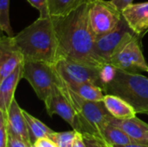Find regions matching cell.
Returning a JSON list of instances; mask_svg holds the SVG:
<instances>
[{"mask_svg": "<svg viewBox=\"0 0 148 147\" xmlns=\"http://www.w3.org/2000/svg\"><path fill=\"white\" fill-rule=\"evenodd\" d=\"M86 2L64 16H51L58 38L61 59L103 68L106 64L96 54L95 36L88 18Z\"/></svg>", "mask_w": 148, "mask_h": 147, "instance_id": "cell-1", "label": "cell"}, {"mask_svg": "<svg viewBox=\"0 0 148 147\" xmlns=\"http://www.w3.org/2000/svg\"><path fill=\"white\" fill-rule=\"evenodd\" d=\"M24 62H44L56 64L60 59L58 38L50 17H39L14 36Z\"/></svg>", "mask_w": 148, "mask_h": 147, "instance_id": "cell-2", "label": "cell"}, {"mask_svg": "<svg viewBox=\"0 0 148 147\" xmlns=\"http://www.w3.org/2000/svg\"><path fill=\"white\" fill-rule=\"evenodd\" d=\"M104 92L121 97L137 113L148 115V78L146 76L116 69L112 80L106 84Z\"/></svg>", "mask_w": 148, "mask_h": 147, "instance_id": "cell-3", "label": "cell"}, {"mask_svg": "<svg viewBox=\"0 0 148 147\" xmlns=\"http://www.w3.org/2000/svg\"><path fill=\"white\" fill-rule=\"evenodd\" d=\"M62 87L77 112L80 132L94 135L102 140L103 132L113 119L103 101H93L82 99L75 94L63 81Z\"/></svg>", "mask_w": 148, "mask_h": 147, "instance_id": "cell-4", "label": "cell"}, {"mask_svg": "<svg viewBox=\"0 0 148 147\" xmlns=\"http://www.w3.org/2000/svg\"><path fill=\"white\" fill-rule=\"evenodd\" d=\"M23 78L28 81L37 97L43 102L53 88L62 82L55 64L44 62H24Z\"/></svg>", "mask_w": 148, "mask_h": 147, "instance_id": "cell-5", "label": "cell"}, {"mask_svg": "<svg viewBox=\"0 0 148 147\" xmlns=\"http://www.w3.org/2000/svg\"><path fill=\"white\" fill-rule=\"evenodd\" d=\"M55 66L59 75L66 84L91 83L101 87L104 91L106 84L101 75L102 68L64 58L60 59Z\"/></svg>", "mask_w": 148, "mask_h": 147, "instance_id": "cell-6", "label": "cell"}, {"mask_svg": "<svg viewBox=\"0 0 148 147\" xmlns=\"http://www.w3.org/2000/svg\"><path fill=\"white\" fill-rule=\"evenodd\" d=\"M121 12L110 2L90 0L88 3V18L95 37L114 30L122 19Z\"/></svg>", "mask_w": 148, "mask_h": 147, "instance_id": "cell-7", "label": "cell"}, {"mask_svg": "<svg viewBox=\"0 0 148 147\" xmlns=\"http://www.w3.org/2000/svg\"><path fill=\"white\" fill-rule=\"evenodd\" d=\"M138 36L122 17L119 25L111 32L95 38V52L108 64L110 59L127 42Z\"/></svg>", "mask_w": 148, "mask_h": 147, "instance_id": "cell-8", "label": "cell"}, {"mask_svg": "<svg viewBox=\"0 0 148 147\" xmlns=\"http://www.w3.org/2000/svg\"><path fill=\"white\" fill-rule=\"evenodd\" d=\"M108 65L129 73L148 72V64L142 52L140 37L136 36L123 46L110 59Z\"/></svg>", "mask_w": 148, "mask_h": 147, "instance_id": "cell-9", "label": "cell"}, {"mask_svg": "<svg viewBox=\"0 0 148 147\" xmlns=\"http://www.w3.org/2000/svg\"><path fill=\"white\" fill-rule=\"evenodd\" d=\"M62 80L60 85H56L53 88L51 94L44 101L47 113L50 117L54 114L59 115L71 126L73 130L80 132L77 112L66 95L62 87Z\"/></svg>", "mask_w": 148, "mask_h": 147, "instance_id": "cell-10", "label": "cell"}, {"mask_svg": "<svg viewBox=\"0 0 148 147\" xmlns=\"http://www.w3.org/2000/svg\"><path fill=\"white\" fill-rule=\"evenodd\" d=\"M24 58L16 46L14 36H2L0 39V80L12 73Z\"/></svg>", "mask_w": 148, "mask_h": 147, "instance_id": "cell-11", "label": "cell"}, {"mask_svg": "<svg viewBox=\"0 0 148 147\" xmlns=\"http://www.w3.org/2000/svg\"><path fill=\"white\" fill-rule=\"evenodd\" d=\"M130 29L140 37L148 30V2L132 3L121 11Z\"/></svg>", "mask_w": 148, "mask_h": 147, "instance_id": "cell-12", "label": "cell"}, {"mask_svg": "<svg viewBox=\"0 0 148 147\" xmlns=\"http://www.w3.org/2000/svg\"><path fill=\"white\" fill-rule=\"evenodd\" d=\"M7 124L9 133L22 139L29 145L32 146L23 109L19 107L16 99L12 101L9 107L7 113Z\"/></svg>", "mask_w": 148, "mask_h": 147, "instance_id": "cell-13", "label": "cell"}, {"mask_svg": "<svg viewBox=\"0 0 148 147\" xmlns=\"http://www.w3.org/2000/svg\"><path fill=\"white\" fill-rule=\"evenodd\" d=\"M23 63L12 73L0 80V111L8 113L9 107L15 99V92L19 81L23 78Z\"/></svg>", "mask_w": 148, "mask_h": 147, "instance_id": "cell-14", "label": "cell"}, {"mask_svg": "<svg viewBox=\"0 0 148 147\" xmlns=\"http://www.w3.org/2000/svg\"><path fill=\"white\" fill-rule=\"evenodd\" d=\"M110 123L122 129L136 143L148 146V124L136 116L124 120L113 117Z\"/></svg>", "mask_w": 148, "mask_h": 147, "instance_id": "cell-15", "label": "cell"}, {"mask_svg": "<svg viewBox=\"0 0 148 147\" xmlns=\"http://www.w3.org/2000/svg\"><path fill=\"white\" fill-rule=\"evenodd\" d=\"M103 102L114 118L119 120L129 119L135 117L137 113L135 109L124 99L114 94H106Z\"/></svg>", "mask_w": 148, "mask_h": 147, "instance_id": "cell-16", "label": "cell"}, {"mask_svg": "<svg viewBox=\"0 0 148 147\" xmlns=\"http://www.w3.org/2000/svg\"><path fill=\"white\" fill-rule=\"evenodd\" d=\"M23 113L28 126L31 144H33L38 139L49 138V136L55 132L49 127H48L45 124H43L41 120L35 118L34 116H32L23 109Z\"/></svg>", "mask_w": 148, "mask_h": 147, "instance_id": "cell-17", "label": "cell"}, {"mask_svg": "<svg viewBox=\"0 0 148 147\" xmlns=\"http://www.w3.org/2000/svg\"><path fill=\"white\" fill-rule=\"evenodd\" d=\"M75 94L82 99L93 101H101L104 99L105 93L103 89L95 84L82 83V84H66Z\"/></svg>", "mask_w": 148, "mask_h": 147, "instance_id": "cell-18", "label": "cell"}, {"mask_svg": "<svg viewBox=\"0 0 148 147\" xmlns=\"http://www.w3.org/2000/svg\"><path fill=\"white\" fill-rule=\"evenodd\" d=\"M102 141L113 146L136 143L122 129L111 123L105 128L103 132Z\"/></svg>", "mask_w": 148, "mask_h": 147, "instance_id": "cell-19", "label": "cell"}, {"mask_svg": "<svg viewBox=\"0 0 148 147\" xmlns=\"http://www.w3.org/2000/svg\"><path fill=\"white\" fill-rule=\"evenodd\" d=\"M90 0H48L50 16H64Z\"/></svg>", "mask_w": 148, "mask_h": 147, "instance_id": "cell-20", "label": "cell"}, {"mask_svg": "<svg viewBox=\"0 0 148 147\" xmlns=\"http://www.w3.org/2000/svg\"><path fill=\"white\" fill-rule=\"evenodd\" d=\"M0 28L7 36H14L10 21V0H0Z\"/></svg>", "mask_w": 148, "mask_h": 147, "instance_id": "cell-21", "label": "cell"}, {"mask_svg": "<svg viewBox=\"0 0 148 147\" xmlns=\"http://www.w3.org/2000/svg\"><path fill=\"white\" fill-rule=\"evenodd\" d=\"M75 135V130L62 133L54 132L49 136V139H51L58 147H72Z\"/></svg>", "mask_w": 148, "mask_h": 147, "instance_id": "cell-22", "label": "cell"}, {"mask_svg": "<svg viewBox=\"0 0 148 147\" xmlns=\"http://www.w3.org/2000/svg\"><path fill=\"white\" fill-rule=\"evenodd\" d=\"M9 129L7 124V113L0 111V147H8Z\"/></svg>", "mask_w": 148, "mask_h": 147, "instance_id": "cell-23", "label": "cell"}, {"mask_svg": "<svg viewBox=\"0 0 148 147\" xmlns=\"http://www.w3.org/2000/svg\"><path fill=\"white\" fill-rule=\"evenodd\" d=\"M34 8H36L39 13L40 17H50L49 11V3L48 0H27Z\"/></svg>", "mask_w": 148, "mask_h": 147, "instance_id": "cell-24", "label": "cell"}, {"mask_svg": "<svg viewBox=\"0 0 148 147\" xmlns=\"http://www.w3.org/2000/svg\"><path fill=\"white\" fill-rule=\"evenodd\" d=\"M87 147H105L104 142L94 135L88 133H82Z\"/></svg>", "mask_w": 148, "mask_h": 147, "instance_id": "cell-25", "label": "cell"}, {"mask_svg": "<svg viewBox=\"0 0 148 147\" xmlns=\"http://www.w3.org/2000/svg\"><path fill=\"white\" fill-rule=\"evenodd\" d=\"M8 147H32V146L29 145L27 142H25L22 139L9 133Z\"/></svg>", "mask_w": 148, "mask_h": 147, "instance_id": "cell-26", "label": "cell"}, {"mask_svg": "<svg viewBox=\"0 0 148 147\" xmlns=\"http://www.w3.org/2000/svg\"><path fill=\"white\" fill-rule=\"evenodd\" d=\"M32 147H58L57 145L49 138H41L36 140Z\"/></svg>", "mask_w": 148, "mask_h": 147, "instance_id": "cell-27", "label": "cell"}, {"mask_svg": "<svg viewBox=\"0 0 148 147\" xmlns=\"http://www.w3.org/2000/svg\"><path fill=\"white\" fill-rule=\"evenodd\" d=\"M110 2L121 12L127 6L131 5L134 0H110Z\"/></svg>", "mask_w": 148, "mask_h": 147, "instance_id": "cell-28", "label": "cell"}, {"mask_svg": "<svg viewBox=\"0 0 148 147\" xmlns=\"http://www.w3.org/2000/svg\"><path fill=\"white\" fill-rule=\"evenodd\" d=\"M72 147H87L82 133L75 131V138H74Z\"/></svg>", "mask_w": 148, "mask_h": 147, "instance_id": "cell-29", "label": "cell"}, {"mask_svg": "<svg viewBox=\"0 0 148 147\" xmlns=\"http://www.w3.org/2000/svg\"><path fill=\"white\" fill-rule=\"evenodd\" d=\"M113 147H148V146L140 144V143H131V144H127V145H124V146H114Z\"/></svg>", "mask_w": 148, "mask_h": 147, "instance_id": "cell-30", "label": "cell"}, {"mask_svg": "<svg viewBox=\"0 0 148 147\" xmlns=\"http://www.w3.org/2000/svg\"><path fill=\"white\" fill-rule=\"evenodd\" d=\"M104 145H105V147H113L112 146H110V145H108L107 143H104Z\"/></svg>", "mask_w": 148, "mask_h": 147, "instance_id": "cell-31", "label": "cell"}]
</instances>
